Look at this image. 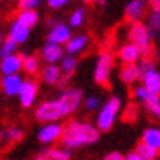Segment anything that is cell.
I'll list each match as a JSON object with an SVG mask.
<instances>
[{
    "label": "cell",
    "instance_id": "cell-1",
    "mask_svg": "<svg viewBox=\"0 0 160 160\" xmlns=\"http://www.w3.org/2000/svg\"><path fill=\"white\" fill-rule=\"evenodd\" d=\"M100 132L98 128L88 124V122H80V121H72L64 128L62 134V145L65 149H77L87 144H93L98 141Z\"/></svg>",
    "mask_w": 160,
    "mask_h": 160
},
{
    "label": "cell",
    "instance_id": "cell-2",
    "mask_svg": "<svg viewBox=\"0 0 160 160\" xmlns=\"http://www.w3.org/2000/svg\"><path fill=\"white\" fill-rule=\"evenodd\" d=\"M119 106H121V100L116 98V97H111L103 106H101V110L97 116V128L100 131L111 129L113 122L116 119V114L119 111Z\"/></svg>",
    "mask_w": 160,
    "mask_h": 160
},
{
    "label": "cell",
    "instance_id": "cell-3",
    "mask_svg": "<svg viewBox=\"0 0 160 160\" xmlns=\"http://www.w3.org/2000/svg\"><path fill=\"white\" fill-rule=\"evenodd\" d=\"M128 38L132 44L139 46L142 49L144 56H149L150 52V41H152V36L147 30V26L142 25V23H132L129 28V33H128Z\"/></svg>",
    "mask_w": 160,
    "mask_h": 160
},
{
    "label": "cell",
    "instance_id": "cell-4",
    "mask_svg": "<svg viewBox=\"0 0 160 160\" xmlns=\"http://www.w3.org/2000/svg\"><path fill=\"white\" fill-rule=\"evenodd\" d=\"M113 69V56L105 51L101 52L97 59V65H95V72H93V77H95V82L100 85H106L108 80H110V74Z\"/></svg>",
    "mask_w": 160,
    "mask_h": 160
},
{
    "label": "cell",
    "instance_id": "cell-5",
    "mask_svg": "<svg viewBox=\"0 0 160 160\" xmlns=\"http://www.w3.org/2000/svg\"><path fill=\"white\" fill-rule=\"evenodd\" d=\"M57 103H59L64 116H67L70 113H74L77 108L80 106V103H82V92L77 90V88L64 90L62 95L57 98Z\"/></svg>",
    "mask_w": 160,
    "mask_h": 160
},
{
    "label": "cell",
    "instance_id": "cell-6",
    "mask_svg": "<svg viewBox=\"0 0 160 160\" xmlns=\"http://www.w3.org/2000/svg\"><path fill=\"white\" fill-rule=\"evenodd\" d=\"M62 116L64 113L61 110L59 103H57V100L46 101V103H42L36 110V118L42 122H56V119H61Z\"/></svg>",
    "mask_w": 160,
    "mask_h": 160
},
{
    "label": "cell",
    "instance_id": "cell-7",
    "mask_svg": "<svg viewBox=\"0 0 160 160\" xmlns=\"http://www.w3.org/2000/svg\"><path fill=\"white\" fill-rule=\"evenodd\" d=\"M62 134H64V128L59 122H48L39 129L38 139L44 144H51V142H56L57 139H62Z\"/></svg>",
    "mask_w": 160,
    "mask_h": 160
},
{
    "label": "cell",
    "instance_id": "cell-8",
    "mask_svg": "<svg viewBox=\"0 0 160 160\" xmlns=\"http://www.w3.org/2000/svg\"><path fill=\"white\" fill-rule=\"evenodd\" d=\"M72 38V33H70V28L64 23H57L54 28H51V31L48 34V42L49 44H67Z\"/></svg>",
    "mask_w": 160,
    "mask_h": 160
},
{
    "label": "cell",
    "instance_id": "cell-9",
    "mask_svg": "<svg viewBox=\"0 0 160 160\" xmlns=\"http://www.w3.org/2000/svg\"><path fill=\"white\" fill-rule=\"evenodd\" d=\"M36 97H38V85L33 80H25V83L20 90V95H18L21 106H25V108L33 106Z\"/></svg>",
    "mask_w": 160,
    "mask_h": 160
},
{
    "label": "cell",
    "instance_id": "cell-10",
    "mask_svg": "<svg viewBox=\"0 0 160 160\" xmlns=\"http://www.w3.org/2000/svg\"><path fill=\"white\" fill-rule=\"evenodd\" d=\"M142 56H144L142 49L139 46L132 44V42H128V44L119 48V59L124 64H137Z\"/></svg>",
    "mask_w": 160,
    "mask_h": 160
},
{
    "label": "cell",
    "instance_id": "cell-11",
    "mask_svg": "<svg viewBox=\"0 0 160 160\" xmlns=\"http://www.w3.org/2000/svg\"><path fill=\"white\" fill-rule=\"evenodd\" d=\"M145 5H147L145 0H131L126 7V10H124L126 20L131 21V23H139V20L144 17Z\"/></svg>",
    "mask_w": 160,
    "mask_h": 160
},
{
    "label": "cell",
    "instance_id": "cell-12",
    "mask_svg": "<svg viewBox=\"0 0 160 160\" xmlns=\"http://www.w3.org/2000/svg\"><path fill=\"white\" fill-rule=\"evenodd\" d=\"M25 80L21 78L18 74L13 75H3L2 78V90L5 92V95L13 97V95H20V90L23 87Z\"/></svg>",
    "mask_w": 160,
    "mask_h": 160
},
{
    "label": "cell",
    "instance_id": "cell-13",
    "mask_svg": "<svg viewBox=\"0 0 160 160\" xmlns=\"http://www.w3.org/2000/svg\"><path fill=\"white\" fill-rule=\"evenodd\" d=\"M20 69H23V57L18 56V54L3 57V59H2V64H0V70H2L3 75L18 74Z\"/></svg>",
    "mask_w": 160,
    "mask_h": 160
},
{
    "label": "cell",
    "instance_id": "cell-14",
    "mask_svg": "<svg viewBox=\"0 0 160 160\" xmlns=\"http://www.w3.org/2000/svg\"><path fill=\"white\" fill-rule=\"evenodd\" d=\"M142 80V85L147 88L150 93H154V95H158L160 97V72L152 69L149 72H145V74L141 77Z\"/></svg>",
    "mask_w": 160,
    "mask_h": 160
},
{
    "label": "cell",
    "instance_id": "cell-15",
    "mask_svg": "<svg viewBox=\"0 0 160 160\" xmlns=\"http://www.w3.org/2000/svg\"><path fill=\"white\" fill-rule=\"evenodd\" d=\"M41 54H42V59H44L48 64H57V62H61L65 57L62 46H59V44H49V42L42 48Z\"/></svg>",
    "mask_w": 160,
    "mask_h": 160
},
{
    "label": "cell",
    "instance_id": "cell-16",
    "mask_svg": "<svg viewBox=\"0 0 160 160\" xmlns=\"http://www.w3.org/2000/svg\"><path fill=\"white\" fill-rule=\"evenodd\" d=\"M61 77H62V70H61V65H56V64H48L41 72V78L44 83L49 85H54L57 82H61Z\"/></svg>",
    "mask_w": 160,
    "mask_h": 160
},
{
    "label": "cell",
    "instance_id": "cell-17",
    "mask_svg": "<svg viewBox=\"0 0 160 160\" xmlns=\"http://www.w3.org/2000/svg\"><path fill=\"white\" fill-rule=\"evenodd\" d=\"M88 44V36L85 34H78V36H72L70 41L65 44V52L69 56H74V54H78L87 48Z\"/></svg>",
    "mask_w": 160,
    "mask_h": 160
},
{
    "label": "cell",
    "instance_id": "cell-18",
    "mask_svg": "<svg viewBox=\"0 0 160 160\" xmlns=\"http://www.w3.org/2000/svg\"><path fill=\"white\" fill-rule=\"evenodd\" d=\"M119 77L124 83L131 85L134 83L136 80L141 78V72L137 69V64H124L122 65V69L119 70Z\"/></svg>",
    "mask_w": 160,
    "mask_h": 160
},
{
    "label": "cell",
    "instance_id": "cell-19",
    "mask_svg": "<svg viewBox=\"0 0 160 160\" xmlns=\"http://www.w3.org/2000/svg\"><path fill=\"white\" fill-rule=\"evenodd\" d=\"M28 36H30V28L17 20L10 28V39H13L17 44H21V42H25L28 39Z\"/></svg>",
    "mask_w": 160,
    "mask_h": 160
},
{
    "label": "cell",
    "instance_id": "cell-20",
    "mask_svg": "<svg viewBox=\"0 0 160 160\" xmlns=\"http://www.w3.org/2000/svg\"><path fill=\"white\" fill-rule=\"evenodd\" d=\"M142 142L154 147L155 150L160 152V129L158 128H149L144 131L142 134Z\"/></svg>",
    "mask_w": 160,
    "mask_h": 160
},
{
    "label": "cell",
    "instance_id": "cell-21",
    "mask_svg": "<svg viewBox=\"0 0 160 160\" xmlns=\"http://www.w3.org/2000/svg\"><path fill=\"white\" fill-rule=\"evenodd\" d=\"M145 26H147V30H149V33L152 36V39L157 38V34L160 33V12L152 10V13H150L149 18H147Z\"/></svg>",
    "mask_w": 160,
    "mask_h": 160
},
{
    "label": "cell",
    "instance_id": "cell-22",
    "mask_svg": "<svg viewBox=\"0 0 160 160\" xmlns=\"http://www.w3.org/2000/svg\"><path fill=\"white\" fill-rule=\"evenodd\" d=\"M144 108L147 110L152 116H155V118H160V97L158 95H154V93H150L149 98L144 101Z\"/></svg>",
    "mask_w": 160,
    "mask_h": 160
},
{
    "label": "cell",
    "instance_id": "cell-23",
    "mask_svg": "<svg viewBox=\"0 0 160 160\" xmlns=\"http://www.w3.org/2000/svg\"><path fill=\"white\" fill-rule=\"evenodd\" d=\"M17 20L31 30V28L38 23V13H36L34 10H21Z\"/></svg>",
    "mask_w": 160,
    "mask_h": 160
},
{
    "label": "cell",
    "instance_id": "cell-24",
    "mask_svg": "<svg viewBox=\"0 0 160 160\" xmlns=\"http://www.w3.org/2000/svg\"><path fill=\"white\" fill-rule=\"evenodd\" d=\"M136 152L141 157H144L145 160H155V158H158V150H155L154 147H150V145L144 144V142H141L139 145H137Z\"/></svg>",
    "mask_w": 160,
    "mask_h": 160
},
{
    "label": "cell",
    "instance_id": "cell-25",
    "mask_svg": "<svg viewBox=\"0 0 160 160\" xmlns=\"http://www.w3.org/2000/svg\"><path fill=\"white\" fill-rule=\"evenodd\" d=\"M77 59H75V57L74 56H65L64 57V59L61 61V70H62V74L64 75H70V74H74V70L77 69Z\"/></svg>",
    "mask_w": 160,
    "mask_h": 160
},
{
    "label": "cell",
    "instance_id": "cell-26",
    "mask_svg": "<svg viewBox=\"0 0 160 160\" xmlns=\"http://www.w3.org/2000/svg\"><path fill=\"white\" fill-rule=\"evenodd\" d=\"M13 54H17V42L13 41V39H5L2 42V48H0V57H8V56H13Z\"/></svg>",
    "mask_w": 160,
    "mask_h": 160
},
{
    "label": "cell",
    "instance_id": "cell-27",
    "mask_svg": "<svg viewBox=\"0 0 160 160\" xmlns=\"http://www.w3.org/2000/svg\"><path fill=\"white\" fill-rule=\"evenodd\" d=\"M0 137H2L3 141H7V142H17V141H20L21 137H23V132H21L20 129H17V128H10V129L3 131V132L0 134Z\"/></svg>",
    "mask_w": 160,
    "mask_h": 160
},
{
    "label": "cell",
    "instance_id": "cell-28",
    "mask_svg": "<svg viewBox=\"0 0 160 160\" xmlns=\"http://www.w3.org/2000/svg\"><path fill=\"white\" fill-rule=\"evenodd\" d=\"M38 67H39L38 57H34V56L23 57V69L28 72V74H36V72H38Z\"/></svg>",
    "mask_w": 160,
    "mask_h": 160
},
{
    "label": "cell",
    "instance_id": "cell-29",
    "mask_svg": "<svg viewBox=\"0 0 160 160\" xmlns=\"http://www.w3.org/2000/svg\"><path fill=\"white\" fill-rule=\"evenodd\" d=\"M48 155L51 157V160H69L70 158V152H69V149L54 147V149L48 150Z\"/></svg>",
    "mask_w": 160,
    "mask_h": 160
},
{
    "label": "cell",
    "instance_id": "cell-30",
    "mask_svg": "<svg viewBox=\"0 0 160 160\" xmlns=\"http://www.w3.org/2000/svg\"><path fill=\"white\" fill-rule=\"evenodd\" d=\"M83 20H85V10L83 8H77L72 12V15L69 18V25L72 28H78L80 25L83 23Z\"/></svg>",
    "mask_w": 160,
    "mask_h": 160
},
{
    "label": "cell",
    "instance_id": "cell-31",
    "mask_svg": "<svg viewBox=\"0 0 160 160\" xmlns=\"http://www.w3.org/2000/svg\"><path fill=\"white\" fill-rule=\"evenodd\" d=\"M137 69H139L141 77H142L145 72H149V70L154 69V62H152V59H149V57H144V59H141L139 62H137Z\"/></svg>",
    "mask_w": 160,
    "mask_h": 160
},
{
    "label": "cell",
    "instance_id": "cell-32",
    "mask_svg": "<svg viewBox=\"0 0 160 160\" xmlns=\"http://www.w3.org/2000/svg\"><path fill=\"white\" fill-rule=\"evenodd\" d=\"M101 105H100V98L98 97H88V98H85V108L88 111H95L98 110Z\"/></svg>",
    "mask_w": 160,
    "mask_h": 160
},
{
    "label": "cell",
    "instance_id": "cell-33",
    "mask_svg": "<svg viewBox=\"0 0 160 160\" xmlns=\"http://www.w3.org/2000/svg\"><path fill=\"white\" fill-rule=\"evenodd\" d=\"M149 95H150V92H149L147 88H145L144 85H139V87H137V88L134 90V97H136L137 100H139V101H142V103L149 98Z\"/></svg>",
    "mask_w": 160,
    "mask_h": 160
},
{
    "label": "cell",
    "instance_id": "cell-34",
    "mask_svg": "<svg viewBox=\"0 0 160 160\" xmlns=\"http://www.w3.org/2000/svg\"><path fill=\"white\" fill-rule=\"evenodd\" d=\"M41 0H20V7L21 10H34L39 5Z\"/></svg>",
    "mask_w": 160,
    "mask_h": 160
},
{
    "label": "cell",
    "instance_id": "cell-35",
    "mask_svg": "<svg viewBox=\"0 0 160 160\" xmlns=\"http://www.w3.org/2000/svg\"><path fill=\"white\" fill-rule=\"evenodd\" d=\"M136 116H137V108L134 105H129L128 106V111H126V119L128 121H134Z\"/></svg>",
    "mask_w": 160,
    "mask_h": 160
},
{
    "label": "cell",
    "instance_id": "cell-36",
    "mask_svg": "<svg viewBox=\"0 0 160 160\" xmlns=\"http://www.w3.org/2000/svg\"><path fill=\"white\" fill-rule=\"evenodd\" d=\"M70 0H48V3L51 8H62L64 5H67Z\"/></svg>",
    "mask_w": 160,
    "mask_h": 160
},
{
    "label": "cell",
    "instance_id": "cell-37",
    "mask_svg": "<svg viewBox=\"0 0 160 160\" xmlns=\"http://www.w3.org/2000/svg\"><path fill=\"white\" fill-rule=\"evenodd\" d=\"M103 160H124V157H122L119 152H111V154H108Z\"/></svg>",
    "mask_w": 160,
    "mask_h": 160
},
{
    "label": "cell",
    "instance_id": "cell-38",
    "mask_svg": "<svg viewBox=\"0 0 160 160\" xmlns=\"http://www.w3.org/2000/svg\"><path fill=\"white\" fill-rule=\"evenodd\" d=\"M124 160H145L144 157H141L137 152H131V154L128 157H124Z\"/></svg>",
    "mask_w": 160,
    "mask_h": 160
},
{
    "label": "cell",
    "instance_id": "cell-39",
    "mask_svg": "<svg viewBox=\"0 0 160 160\" xmlns=\"http://www.w3.org/2000/svg\"><path fill=\"white\" fill-rule=\"evenodd\" d=\"M149 5L152 7V10L160 12V0H149Z\"/></svg>",
    "mask_w": 160,
    "mask_h": 160
},
{
    "label": "cell",
    "instance_id": "cell-40",
    "mask_svg": "<svg viewBox=\"0 0 160 160\" xmlns=\"http://www.w3.org/2000/svg\"><path fill=\"white\" fill-rule=\"evenodd\" d=\"M34 160H51V157L48 155V150H46V152H41V154L36 155Z\"/></svg>",
    "mask_w": 160,
    "mask_h": 160
},
{
    "label": "cell",
    "instance_id": "cell-41",
    "mask_svg": "<svg viewBox=\"0 0 160 160\" xmlns=\"http://www.w3.org/2000/svg\"><path fill=\"white\" fill-rule=\"evenodd\" d=\"M97 2H100V3H103V2H105V0H97Z\"/></svg>",
    "mask_w": 160,
    "mask_h": 160
},
{
    "label": "cell",
    "instance_id": "cell-42",
    "mask_svg": "<svg viewBox=\"0 0 160 160\" xmlns=\"http://www.w3.org/2000/svg\"><path fill=\"white\" fill-rule=\"evenodd\" d=\"M82 2H90V0H82Z\"/></svg>",
    "mask_w": 160,
    "mask_h": 160
},
{
    "label": "cell",
    "instance_id": "cell-43",
    "mask_svg": "<svg viewBox=\"0 0 160 160\" xmlns=\"http://www.w3.org/2000/svg\"><path fill=\"white\" fill-rule=\"evenodd\" d=\"M0 42H2V36H0Z\"/></svg>",
    "mask_w": 160,
    "mask_h": 160
}]
</instances>
